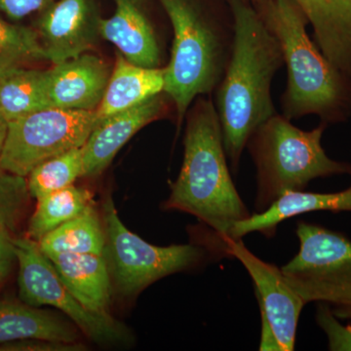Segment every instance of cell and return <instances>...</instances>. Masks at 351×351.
<instances>
[{
  "instance_id": "cell-14",
  "label": "cell",
  "mask_w": 351,
  "mask_h": 351,
  "mask_svg": "<svg viewBox=\"0 0 351 351\" xmlns=\"http://www.w3.org/2000/svg\"><path fill=\"white\" fill-rule=\"evenodd\" d=\"M101 58L85 54L48 69L51 108L95 112L100 106L110 76Z\"/></svg>"
},
{
  "instance_id": "cell-7",
  "label": "cell",
  "mask_w": 351,
  "mask_h": 351,
  "mask_svg": "<svg viewBox=\"0 0 351 351\" xmlns=\"http://www.w3.org/2000/svg\"><path fill=\"white\" fill-rule=\"evenodd\" d=\"M300 251L284 265V277L304 302L351 306V241L341 233L299 221Z\"/></svg>"
},
{
  "instance_id": "cell-5",
  "label": "cell",
  "mask_w": 351,
  "mask_h": 351,
  "mask_svg": "<svg viewBox=\"0 0 351 351\" xmlns=\"http://www.w3.org/2000/svg\"><path fill=\"white\" fill-rule=\"evenodd\" d=\"M324 130L325 124L302 130L276 113L254 131L246 147L257 168L256 213L286 193L304 191L314 179L350 174V164L332 160L323 149Z\"/></svg>"
},
{
  "instance_id": "cell-6",
  "label": "cell",
  "mask_w": 351,
  "mask_h": 351,
  "mask_svg": "<svg viewBox=\"0 0 351 351\" xmlns=\"http://www.w3.org/2000/svg\"><path fill=\"white\" fill-rule=\"evenodd\" d=\"M101 215L106 232L104 255L110 278L122 295H137L163 277L195 267L206 256V250L197 245L161 247L145 241L124 226L110 195L104 198Z\"/></svg>"
},
{
  "instance_id": "cell-31",
  "label": "cell",
  "mask_w": 351,
  "mask_h": 351,
  "mask_svg": "<svg viewBox=\"0 0 351 351\" xmlns=\"http://www.w3.org/2000/svg\"><path fill=\"white\" fill-rule=\"evenodd\" d=\"M332 311L338 319L348 320L351 325V306H332Z\"/></svg>"
},
{
  "instance_id": "cell-1",
  "label": "cell",
  "mask_w": 351,
  "mask_h": 351,
  "mask_svg": "<svg viewBox=\"0 0 351 351\" xmlns=\"http://www.w3.org/2000/svg\"><path fill=\"white\" fill-rule=\"evenodd\" d=\"M234 18L232 56L215 90L226 156L233 170L254 131L276 114L271 84L284 64L282 48L249 0H228Z\"/></svg>"
},
{
  "instance_id": "cell-27",
  "label": "cell",
  "mask_w": 351,
  "mask_h": 351,
  "mask_svg": "<svg viewBox=\"0 0 351 351\" xmlns=\"http://www.w3.org/2000/svg\"><path fill=\"white\" fill-rule=\"evenodd\" d=\"M86 346L78 343L51 341V339H27L0 343V351H82Z\"/></svg>"
},
{
  "instance_id": "cell-3",
  "label": "cell",
  "mask_w": 351,
  "mask_h": 351,
  "mask_svg": "<svg viewBox=\"0 0 351 351\" xmlns=\"http://www.w3.org/2000/svg\"><path fill=\"white\" fill-rule=\"evenodd\" d=\"M282 48L287 86L281 97L288 119L316 114L325 121L345 117L350 101L348 80L316 47L306 32V16L294 0H260L253 3Z\"/></svg>"
},
{
  "instance_id": "cell-30",
  "label": "cell",
  "mask_w": 351,
  "mask_h": 351,
  "mask_svg": "<svg viewBox=\"0 0 351 351\" xmlns=\"http://www.w3.org/2000/svg\"><path fill=\"white\" fill-rule=\"evenodd\" d=\"M9 120L6 119L3 112L0 110V156L3 152L4 145H5L7 134H8Z\"/></svg>"
},
{
  "instance_id": "cell-11",
  "label": "cell",
  "mask_w": 351,
  "mask_h": 351,
  "mask_svg": "<svg viewBox=\"0 0 351 351\" xmlns=\"http://www.w3.org/2000/svg\"><path fill=\"white\" fill-rule=\"evenodd\" d=\"M101 20L93 0H60L48 7L38 32L46 60L57 64L91 50L101 38Z\"/></svg>"
},
{
  "instance_id": "cell-17",
  "label": "cell",
  "mask_w": 351,
  "mask_h": 351,
  "mask_svg": "<svg viewBox=\"0 0 351 351\" xmlns=\"http://www.w3.org/2000/svg\"><path fill=\"white\" fill-rule=\"evenodd\" d=\"M47 258L83 306L93 313L110 314L112 278L105 255L53 254Z\"/></svg>"
},
{
  "instance_id": "cell-24",
  "label": "cell",
  "mask_w": 351,
  "mask_h": 351,
  "mask_svg": "<svg viewBox=\"0 0 351 351\" xmlns=\"http://www.w3.org/2000/svg\"><path fill=\"white\" fill-rule=\"evenodd\" d=\"M43 60L38 32L0 19V75Z\"/></svg>"
},
{
  "instance_id": "cell-10",
  "label": "cell",
  "mask_w": 351,
  "mask_h": 351,
  "mask_svg": "<svg viewBox=\"0 0 351 351\" xmlns=\"http://www.w3.org/2000/svg\"><path fill=\"white\" fill-rule=\"evenodd\" d=\"M228 257L237 258L244 265L255 285L262 316L258 350H294L300 316L306 304L301 295L289 285L280 269L254 255L241 239L226 244Z\"/></svg>"
},
{
  "instance_id": "cell-33",
  "label": "cell",
  "mask_w": 351,
  "mask_h": 351,
  "mask_svg": "<svg viewBox=\"0 0 351 351\" xmlns=\"http://www.w3.org/2000/svg\"><path fill=\"white\" fill-rule=\"evenodd\" d=\"M0 228H1V226H0Z\"/></svg>"
},
{
  "instance_id": "cell-19",
  "label": "cell",
  "mask_w": 351,
  "mask_h": 351,
  "mask_svg": "<svg viewBox=\"0 0 351 351\" xmlns=\"http://www.w3.org/2000/svg\"><path fill=\"white\" fill-rule=\"evenodd\" d=\"M27 339L76 343L80 335L56 314L15 300L0 301V343Z\"/></svg>"
},
{
  "instance_id": "cell-8",
  "label": "cell",
  "mask_w": 351,
  "mask_h": 351,
  "mask_svg": "<svg viewBox=\"0 0 351 351\" xmlns=\"http://www.w3.org/2000/svg\"><path fill=\"white\" fill-rule=\"evenodd\" d=\"M99 123L96 110L48 108L9 121L0 167L27 177L51 157L82 147Z\"/></svg>"
},
{
  "instance_id": "cell-13",
  "label": "cell",
  "mask_w": 351,
  "mask_h": 351,
  "mask_svg": "<svg viewBox=\"0 0 351 351\" xmlns=\"http://www.w3.org/2000/svg\"><path fill=\"white\" fill-rule=\"evenodd\" d=\"M314 211L351 212V184L345 191L335 193L304 191L286 193L262 213L251 215L249 218L234 223L225 235L214 242L212 248L219 258H225L228 242L241 239L252 232H260L267 239H272L279 223L298 215Z\"/></svg>"
},
{
  "instance_id": "cell-32",
  "label": "cell",
  "mask_w": 351,
  "mask_h": 351,
  "mask_svg": "<svg viewBox=\"0 0 351 351\" xmlns=\"http://www.w3.org/2000/svg\"><path fill=\"white\" fill-rule=\"evenodd\" d=\"M249 1H251L252 3H256V2L260 1V0H249Z\"/></svg>"
},
{
  "instance_id": "cell-4",
  "label": "cell",
  "mask_w": 351,
  "mask_h": 351,
  "mask_svg": "<svg viewBox=\"0 0 351 351\" xmlns=\"http://www.w3.org/2000/svg\"><path fill=\"white\" fill-rule=\"evenodd\" d=\"M159 2L174 34L163 92L174 104L181 125L196 98L213 93L223 80L234 43V18L232 13L216 17L193 0Z\"/></svg>"
},
{
  "instance_id": "cell-20",
  "label": "cell",
  "mask_w": 351,
  "mask_h": 351,
  "mask_svg": "<svg viewBox=\"0 0 351 351\" xmlns=\"http://www.w3.org/2000/svg\"><path fill=\"white\" fill-rule=\"evenodd\" d=\"M48 71L19 68L0 75V110L11 120L51 108Z\"/></svg>"
},
{
  "instance_id": "cell-22",
  "label": "cell",
  "mask_w": 351,
  "mask_h": 351,
  "mask_svg": "<svg viewBox=\"0 0 351 351\" xmlns=\"http://www.w3.org/2000/svg\"><path fill=\"white\" fill-rule=\"evenodd\" d=\"M95 205L94 195L75 184L38 198L29 219L27 237L38 242L58 226L80 216Z\"/></svg>"
},
{
  "instance_id": "cell-2",
  "label": "cell",
  "mask_w": 351,
  "mask_h": 351,
  "mask_svg": "<svg viewBox=\"0 0 351 351\" xmlns=\"http://www.w3.org/2000/svg\"><path fill=\"white\" fill-rule=\"evenodd\" d=\"M184 161L165 210L193 215L206 226L210 247L234 223L251 216L228 169L223 131L214 101L198 97L186 112Z\"/></svg>"
},
{
  "instance_id": "cell-25",
  "label": "cell",
  "mask_w": 351,
  "mask_h": 351,
  "mask_svg": "<svg viewBox=\"0 0 351 351\" xmlns=\"http://www.w3.org/2000/svg\"><path fill=\"white\" fill-rule=\"evenodd\" d=\"M27 178L0 167V226L11 234L19 230L32 199Z\"/></svg>"
},
{
  "instance_id": "cell-12",
  "label": "cell",
  "mask_w": 351,
  "mask_h": 351,
  "mask_svg": "<svg viewBox=\"0 0 351 351\" xmlns=\"http://www.w3.org/2000/svg\"><path fill=\"white\" fill-rule=\"evenodd\" d=\"M169 97L156 95L137 107L101 120L83 145L82 177L101 174L121 147L141 129L160 119L167 110Z\"/></svg>"
},
{
  "instance_id": "cell-29",
  "label": "cell",
  "mask_w": 351,
  "mask_h": 351,
  "mask_svg": "<svg viewBox=\"0 0 351 351\" xmlns=\"http://www.w3.org/2000/svg\"><path fill=\"white\" fill-rule=\"evenodd\" d=\"M13 235L3 228H0V285L10 274L16 261L14 251Z\"/></svg>"
},
{
  "instance_id": "cell-16",
  "label": "cell",
  "mask_w": 351,
  "mask_h": 351,
  "mask_svg": "<svg viewBox=\"0 0 351 351\" xmlns=\"http://www.w3.org/2000/svg\"><path fill=\"white\" fill-rule=\"evenodd\" d=\"M324 56L351 80V0H294Z\"/></svg>"
},
{
  "instance_id": "cell-18",
  "label": "cell",
  "mask_w": 351,
  "mask_h": 351,
  "mask_svg": "<svg viewBox=\"0 0 351 351\" xmlns=\"http://www.w3.org/2000/svg\"><path fill=\"white\" fill-rule=\"evenodd\" d=\"M164 66L147 68L129 62L119 54L107 89L96 110L99 121L141 105L163 93Z\"/></svg>"
},
{
  "instance_id": "cell-26",
  "label": "cell",
  "mask_w": 351,
  "mask_h": 351,
  "mask_svg": "<svg viewBox=\"0 0 351 351\" xmlns=\"http://www.w3.org/2000/svg\"><path fill=\"white\" fill-rule=\"evenodd\" d=\"M316 322L328 338V348L332 351H351V325L341 324L330 304L319 302Z\"/></svg>"
},
{
  "instance_id": "cell-9",
  "label": "cell",
  "mask_w": 351,
  "mask_h": 351,
  "mask_svg": "<svg viewBox=\"0 0 351 351\" xmlns=\"http://www.w3.org/2000/svg\"><path fill=\"white\" fill-rule=\"evenodd\" d=\"M16 262L19 265L18 286L22 302L29 306H54L63 311L88 338L99 343L126 339L127 332L110 314L89 311L62 280L54 265L29 237H14Z\"/></svg>"
},
{
  "instance_id": "cell-23",
  "label": "cell",
  "mask_w": 351,
  "mask_h": 351,
  "mask_svg": "<svg viewBox=\"0 0 351 351\" xmlns=\"http://www.w3.org/2000/svg\"><path fill=\"white\" fill-rule=\"evenodd\" d=\"M83 174V147L39 163L27 177L32 197L38 198L75 184Z\"/></svg>"
},
{
  "instance_id": "cell-28",
  "label": "cell",
  "mask_w": 351,
  "mask_h": 351,
  "mask_svg": "<svg viewBox=\"0 0 351 351\" xmlns=\"http://www.w3.org/2000/svg\"><path fill=\"white\" fill-rule=\"evenodd\" d=\"M52 4L53 0H0V10L14 20H20L46 10Z\"/></svg>"
},
{
  "instance_id": "cell-21",
  "label": "cell",
  "mask_w": 351,
  "mask_h": 351,
  "mask_svg": "<svg viewBox=\"0 0 351 351\" xmlns=\"http://www.w3.org/2000/svg\"><path fill=\"white\" fill-rule=\"evenodd\" d=\"M46 256L53 254H96L104 255L106 232L95 205L44 235L38 242Z\"/></svg>"
},
{
  "instance_id": "cell-15",
  "label": "cell",
  "mask_w": 351,
  "mask_h": 351,
  "mask_svg": "<svg viewBox=\"0 0 351 351\" xmlns=\"http://www.w3.org/2000/svg\"><path fill=\"white\" fill-rule=\"evenodd\" d=\"M114 14L101 20V38L112 43L131 63L162 68L160 41L145 0H114Z\"/></svg>"
}]
</instances>
